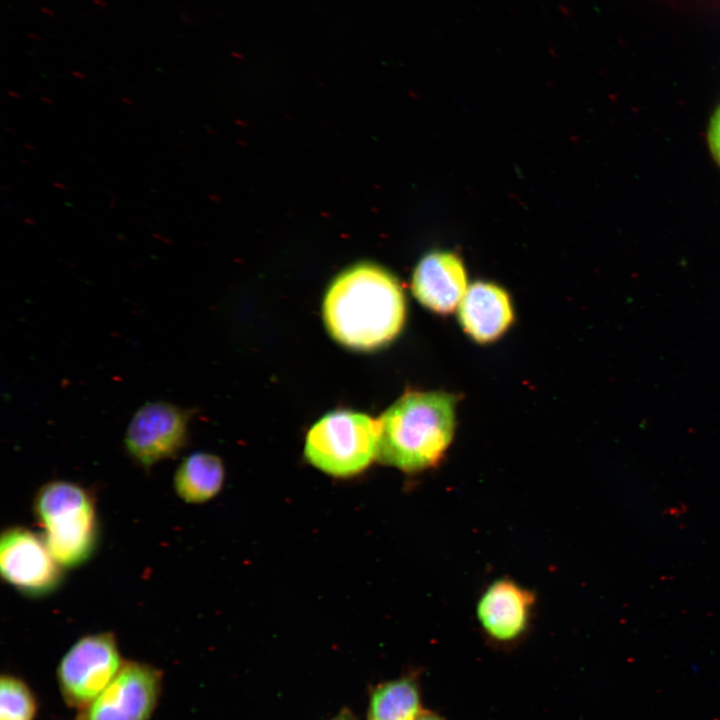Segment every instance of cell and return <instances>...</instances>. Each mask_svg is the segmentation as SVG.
Returning a JSON list of instances; mask_svg holds the SVG:
<instances>
[{
	"instance_id": "1",
	"label": "cell",
	"mask_w": 720,
	"mask_h": 720,
	"mask_svg": "<svg viewBox=\"0 0 720 720\" xmlns=\"http://www.w3.org/2000/svg\"><path fill=\"white\" fill-rule=\"evenodd\" d=\"M406 302L398 280L386 269L361 263L342 272L330 285L323 317L331 336L356 350H373L401 331Z\"/></svg>"
},
{
	"instance_id": "2",
	"label": "cell",
	"mask_w": 720,
	"mask_h": 720,
	"mask_svg": "<svg viewBox=\"0 0 720 720\" xmlns=\"http://www.w3.org/2000/svg\"><path fill=\"white\" fill-rule=\"evenodd\" d=\"M456 396L407 391L378 419L377 458L407 472L439 464L455 431Z\"/></svg>"
},
{
	"instance_id": "3",
	"label": "cell",
	"mask_w": 720,
	"mask_h": 720,
	"mask_svg": "<svg viewBox=\"0 0 720 720\" xmlns=\"http://www.w3.org/2000/svg\"><path fill=\"white\" fill-rule=\"evenodd\" d=\"M33 511L42 537L62 568H74L94 553L98 540V521L93 497L82 486L66 481H50L39 488Z\"/></svg>"
},
{
	"instance_id": "4",
	"label": "cell",
	"mask_w": 720,
	"mask_h": 720,
	"mask_svg": "<svg viewBox=\"0 0 720 720\" xmlns=\"http://www.w3.org/2000/svg\"><path fill=\"white\" fill-rule=\"evenodd\" d=\"M378 419L352 411L326 414L309 430L304 453L318 469L340 477L364 470L377 457Z\"/></svg>"
},
{
	"instance_id": "5",
	"label": "cell",
	"mask_w": 720,
	"mask_h": 720,
	"mask_svg": "<svg viewBox=\"0 0 720 720\" xmlns=\"http://www.w3.org/2000/svg\"><path fill=\"white\" fill-rule=\"evenodd\" d=\"M123 663L113 633L79 638L63 655L56 670L65 704L78 710L87 706L109 685Z\"/></svg>"
},
{
	"instance_id": "6",
	"label": "cell",
	"mask_w": 720,
	"mask_h": 720,
	"mask_svg": "<svg viewBox=\"0 0 720 720\" xmlns=\"http://www.w3.org/2000/svg\"><path fill=\"white\" fill-rule=\"evenodd\" d=\"M191 411L156 400L139 407L130 419L124 448L139 466L151 468L181 452L188 440Z\"/></svg>"
},
{
	"instance_id": "7",
	"label": "cell",
	"mask_w": 720,
	"mask_h": 720,
	"mask_svg": "<svg viewBox=\"0 0 720 720\" xmlns=\"http://www.w3.org/2000/svg\"><path fill=\"white\" fill-rule=\"evenodd\" d=\"M160 669L139 661H124L109 685L73 720H149L162 691Z\"/></svg>"
},
{
	"instance_id": "8",
	"label": "cell",
	"mask_w": 720,
	"mask_h": 720,
	"mask_svg": "<svg viewBox=\"0 0 720 720\" xmlns=\"http://www.w3.org/2000/svg\"><path fill=\"white\" fill-rule=\"evenodd\" d=\"M61 568L42 535L21 526L8 527L2 532L1 575L18 592L29 597L48 595L61 584Z\"/></svg>"
},
{
	"instance_id": "9",
	"label": "cell",
	"mask_w": 720,
	"mask_h": 720,
	"mask_svg": "<svg viewBox=\"0 0 720 720\" xmlns=\"http://www.w3.org/2000/svg\"><path fill=\"white\" fill-rule=\"evenodd\" d=\"M536 608L535 594L509 577H501L482 591L476 603V618L492 640L509 643L525 634Z\"/></svg>"
},
{
	"instance_id": "10",
	"label": "cell",
	"mask_w": 720,
	"mask_h": 720,
	"mask_svg": "<svg viewBox=\"0 0 720 720\" xmlns=\"http://www.w3.org/2000/svg\"><path fill=\"white\" fill-rule=\"evenodd\" d=\"M467 276L462 261L449 252H431L416 266L412 291L426 308L448 314L459 306L467 291Z\"/></svg>"
},
{
	"instance_id": "11",
	"label": "cell",
	"mask_w": 720,
	"mask_h": 720,
	"mask_svg": "<svg viewBox=\"0 0 720 720\" xmlns=\"http://www.w3.org/2000/svg\"><path fill=\"white\" fill-rule=\"evenodd\" d=\"M458 317L467 335L481 344L500 338L514 319L507 292L493 283L476 282L462 298Z\"/></svg>"
},
{
	"instance_id": "12",
	"label": "cell",
	"mask_w": 720,
	"mask_h": 720,
	"mask_svg": "<svg viewBox=\"0 0 720 720\" xmlns=\"http://www.w3.org/2000/svg\"><path fill=\"white\" fill-rule=\"evenodd\" d=\"M221 459L207 452H195L177 467L173 485L176 494L186 503H204L218 494L224 482Z\"/></svg>"
},
{
	"instance_id": "13",
	"label": "cell",
	"mask_w": 720,
	"mask_h": 720,
	"mask_svg": "<svg viewBox=\"0 0 720 720\" xmlns=\"http://www.w3.org/2000/svg\"><path fill=\"white\" fill-rule=\"evenodd\" d=\"M419 716V692L411 679L386 682L377 687L371 696L370 720H417Z\"/></svg>"
},
{
	"instance_id": "14",
	"label": "cell",
	"mask_w": 720,
	"mask_h": 720,
	"mask_svg": "<svg viewBox=\"0 0 720 720\" xmlns=\"http://www.w3.org/2000/svg\"><path fill=\"white\" fill-rule=\"evenodd\" d=\"M38 702L21 678L3 674L0 679V720H34Z\"/></svg>"
},
{
	"instance_id": "15",
	"label": "cell",
	"mask_w": 720,
	"mask_h": 720,
	"mask_svg": "<svg viewBox=\"0 0 720 720\" xmlns=\"http://www.w3.org/2000/svg\"><path fill=\"white\" fill-rule=\"evenodd\" d=\"M708 144L714 159L720 166V105L715 110L709 124Z\"/></svg>"
},
{
	"instance_id": "16",
	"label": "cell",
	"mask_w": 720,
	"mask_h": 720,
	"mask_svg": "<svg viewBox=\"0 0 720 720\" xmlns=\"http://www.w3.org/2000/svg\"><path fill=\"white\" fill-rule=\"evenodd\" d=\"M417 720H441V719H439L438 717L433 716V715L425 714V715H420Z\"/></svg>"
},
{
	"instance_id": "17",
	"label": "cell",
	"mask_w": 720,
	"mask_h": 720,
	"mask_svg": "<svg viewBox=\"0 0 720 720\" xmlns=\"http://www.w3.org/2000/svg\"><path fill=\"white\" fill-rule=\"evenodd\" d=\"M121 102H123L124 104H128V105H134V100H132L129 97H122Z\"/></svg>"
},
{
	"instance_id": "18",
	"label": "cell",
	"mask_w": 720,
	"mask_h": 720,
	"mask_svg": "<svg viewBox=\"0 0 720 720\" xmlns=\"http://www.w3.org/2000/svg\"><path fill=\"white\" fill-rule=\"evenodd\" d=\"M41 11H42L43 13H45L46 15H48V16H53V15H54V12H53L50 8L43 7V8H41Z\"/></svg>"
},
{
	"instance_id": "19",
	"label": "cell",
	"mask_w": 720,
	"mask_h": 720,
	"mask_svg": "<svg viewBox=\"0 0 720 720\" xmlns=\"http://www.w3.org/2000/svg\"><path fill=\"white\" fill-rule=\"evenodd\" d=\"M72 75L75 76V77H78V78H80V79H85V75H84L82 72H79V71H73V72H72Z\"/></svg>"
},
{
	"instance_id": "20",
	"label": "cell",
	"mask_w": 720,
	"mask_h": 720,
	"mask_svg": "<svg viewBox=\"0 0 720 720\" xmlns=\"http://www.w3.org/2000/svg\"><path fill=\"white\" fill-rule=\"evenodd\" d=\"M24 222L27 223L28 225H35V224H36L35 220H34L33 218H31V217H26V218H24Z\"/></svg>"
},
{
	"instance_id": "21",
	"label": "cell",
	"mask_w": 720,
	"mask_h": 720,
	"mask_svg": "<svg viewBox=\"0 0 720 720\" xmlns=\"http://www.w3.org/2000/svg\"><path fill=\"white\" fill-rule=\"evenodd\" d=\"M153 236L159 238V239H160L161 241H163V242H166V243H169V242H170L169 240H167L166 238H164L162 235H159V234L154 233Z\"/></svg>"
},
{
	"instance_id": "22",
	"label": "cell",
	"mask_w": 720,
	"mask_h": 720,
	"mask_svg": "<svg viewBox=\"0 0 720 720\" xmlns=\"http://www.w3.org/2000/svg\"><path fill=\"white\" fill-rule=\"evenodd\" d=\"M94 3L99 5L100 7H105L106 3L104 0H94Z\"/></svg>"
},
{
	"instance_id": "23",
	"label": "cell",
	"mask_w": 720,
	"mask_h": 720,
	"mask_svg": "<svg viewBox=\"0 0 720 720\" xmlns=\"http://www.w3.org/2000/svg\"><path fill=\"white\" fill-rule=\"evenodd\" d=\"M28 37H29L30 39L35 40V41L40 40V38H39L38 36H36L34 33H29V34H28Z\"/></svg>"
},
{
	"instance_id": "24",
	"label": "cell",
	"mask_w": 720,
	"mask_h": 720,
	"mask_svg": "<svg viewBox=\"0 0 720 720\" xmlns=\"http://www.w3.org/2000/svg\"><path fill=\"white\" fill-rule=\"evenodd\" d=\"M41 100L44 101V102H46V103L53 104V101H52L50 98L46 97V96H42V97H41Z\"/></svg>"
},
{
	"instance_id": "25",
	"label": "cell",
	"mask_w": 720,
	"mask_h": 720,
	"mask_svg": "<svg viewBox=\"0 0 720 720\" xmlns=\"http://www.w3.org/2000/svg\"><path fill=\"white\" fill-rule=\"evenodd\" d=\"M54 186H55V187H58V188H61V189L66 188V186H65L63 183H60V182H54Z\"/></svg>"
},
{
	"instance_id": "26",
	"label": "cell",
	"mask_w": 720,
	"mask_h": 720,
	"mask_svg": "<svg viewBox=\"0 0 720 720\" xmlns=\"http://www.w3.org/2000/svg\"><path fill=\"white\" fill-rule=\"evenodd\" d=\"M8 94H9L11 97H13V98H20V95H19L18 93H15V92H12V91H8Z\"/></svg>"
},
{
	"instance_id": "27",
	"label": "cell",
	"mask_w": 720,
	"mask_h": 720,
	"mask_svg": "<svg viewBox=\"0 0 720 720\" xmlns=\"http://www.w3.org/2000/svg\"><path fill=\"white\" fill-rule=\"evenodd\" d=\"M24 147L35 150L34 146H32V145L24 144Z\"/></svg>"
},
{
	"instance_id": "28",
	"label": "cell",
	"mask_w": 720,
	"mask_h": 720,
	"mask_svg": "<svg viewBox=\"0 0 720 720\" xmlns=\"http://www.w3.org/2000/svg\"><path fill=\"white\" fill-rule=\"evenodd\" d=\"M333 720H351V719L346 718V717H338V718H335V719H333Z\"/></svg>"
},
{
	"instance_id": "29",
	"label": "cell",
	"mask_w": 720,
	"mask_h": 720,
	"mask_svg": "<svg viewBox=\"0 0 720 720\" xmlns=\"http://www.w3.org/2000/svg\"><path fill=\"white\" fill-rule=\"evenodd\" d=\"M115 201H116V199L113 198V201H111V204H110V208H113V207H114Z\"/></svg>"
}]
</instances>
